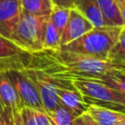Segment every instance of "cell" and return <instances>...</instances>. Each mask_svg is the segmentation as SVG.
Wrapping results in <instances>:
<instances>
[{
  "mask_svg": "<svg viewBox=\"0 0 125 125\" xmlns=\"http://www.w3.org/2000/svg\"><path fill=\"white\" fill-rule=\"evenodd\" d=\"M28 67L40 70L52 79L104 81L111 74L124 72L125 64L64 51L42 50L31 53Z\"/></svg>",
  "mask_w": 125,
  "mask_h": 125,
  "instance_id": "cell-1",
  "label": "cell"
},
{
  "mask_svg": "<svg viewBox=\"0 0 125 125\" xmlns=\"http://www.w3.org/2000/svg\"><path fill=\"white\" fill-rule=\"evenodd\" d=\"M121 27L100 26L83 34L70 43L61 46L60 50L101 60H107L111 47L117 41Z\"/></svg>",
  "mask_w": 125,
  "mask_h": 125,
  "instance_id": "cell-2",
  "label": "cell"
},
{
  "mask_svg": "<svg viewBox=\"0 0 125 125\" xmlns=\"http://www.w3.org/2000/svg\"><path fill=\"white\" fill-rule=\"evenodd\" d=\"M69 82L88 104L125 113V97L112 87L102 81L90 79H71Z\"/></svg>",
  "mask_w": 125,
  "mask_h": 125,
  "instance_id": "cell-3",
  "label": "cell"
},
{
  "mask_svg": "<svg viewBox=\"0 0 125 125\" xmlns=\"http://www.w3.org/2000/svg\"><path fill=\"white\" fill-rule=\"evenodd\" d=\"M49 17L21 12L17 26L15 43L29 53L43 50V41Z\"/></svg>",
  "mask_w": 125,
  "mask_h": 125,
  "instance_id": "cell-4",
  "label": "cell"
},
{
  "mask_svg": "<svg viewBox=\"0 0 125 125\" xmlns=\"http://www.w3.org/2000/svg\"><path fill=\"white\" fill-rule=\"evenodd\" d=\"M7 75L13 82L22 106L46 112L40 99L38 90L33 81L22 70H7Z\"/></svg>",
  "mask_w": 125,
  "mask_h": 125,
  "instance_id": "cell-5",
  "label": "cell"
},
{
  "mask_svg": "<svg viewBox=\"0 0 125 125\" xmlns=\"http://www.w3.org/2000/svg\"><path fill=\"white\" fill-rule=\"evenodd\" d=\"M31 53L0 35V70H22L28 67Z\"/></svg>",
  "mask_w": 125,
  "mask_h": 125,
  "instance_id": "cell-6",
  "label": "cell"
},
{
  "mask_svg": "<svg viewBox=\"0 0 125 125\" xmlns=\"http://www.w3.org/2000/svg\"><path fill=\"white\" fill-rule=\"evenodd\" d=\"M22 71L35 84L38 90L40 99L42 101L44 109L47 115H50L55 110V108L60 104L56 84L53 82V80L50 77L45 75L40 70L26 67L22 69Z\"/></svg>",
  "mask_w": 125,
  "mask_h": 125,
  "instance_id": "cell-7",
  "label": "cell"
},
{
  "mask_svg": "<svg viewBox=\"0 0 125 125\" xmlns=\"http://www.w3.org/2000/svg\"><path fill=\"white\" fill-rule=\"evenodd\" d=\"M21 12V0H0V35L15 41Z\"/></svg>",
  "mask_w": 125,
  "mask_h": 125,
  "instance_id": "cell-8",
  "label": "cell"
},
{
  "mask_svg": "<svg viewBox=\"0 0 125 125\" xmlns=\"http://www.w3.org/2000/svg\"><path fill=\"white\" fill-rule=\"evenodd\" d=\"M94 25L75 8L70 9L67 22L62 32L61 46L66 45L92 30Z\"/></svg>",
  "mask_w": 125,
  "mask_h": 125,
  "instance_id": "cell-9",
  "label": "cell"
},
{
  "mask_svg": "<svg viewBox=\"0 0 125 125\" xmlns=\"http://www.w3.org/2000/svg\"><path fill=\"white\" fill-rule=\"evenodd\" d=\"M57 94L60 104L70 109L77 116L87 112L89 104L84 101L83 96L73 86L57 87Z\"/></svg>",
  "mask_w": 125,
  "mask_h": 125,
  "instance_id": "cell-10",
  "label": "cell"
},
{
  "mask_svg": "<svg viewBox=\"0 0 125 125\" xmlns=\"http://www.w3.org/2000/svg\"><path fill=\"white\" fill-rule=\"evenodd\" d=\"M0 101L11 109L23 107L18 92L5 70H0Z\"/></svg>",
  "mask_w": 125,
  "mask_h": 125,
  "instance_id": "cell-11",
  "label": "cell"
},
{
  "mask_svg": "<svg viewBox=\"0 0 125 125\" xmlns=\"http://www.w3.org/2000/svg\"><path fill=\"white\" fill-rule=\"evenodd\" d=\"M87 113L99 125H116L119 122L125 121V113L95 104H89Z\"/></svg>",
  "mask_w": 125,
  "mask_h": 125,
  "instance_id": "cell-12",
  "label": "cell"
},
{
  "mask_svg": "<svg viewBox=\"0 0 125 125\" xmlns=\"http://www.w3.org/2000/svg\"><path fill=\"white\" fill-rule=\"evenodd\" d=\"M74 8L80 14H82L94 25V27L104 25L98 0H76L74 3Z\"/></svg>",
  "mask_w": 125,
  "mask_h": 125,
  "instance_id": "cell-13",
  "label": "cell"
},
{
  "mask_svg": "<svg viewBox=\"0 0 125 125\" xmlns=\"http://www.w3.org/2000/svg\"><path fill=\"white\" fill-rule=\"evenodd\" d=\"M98 4L105 26H124L115 0H98Z\"/></svg>",
  "mask_w": 125,
  "mask_h": 125,
  "instance_id": "cell-14",
  "label": "cell"
},
{
  "mask_svg": "<svg viewBox=\"0 0 125 125\" xmlns=\"http://www.w3.org/2000/svg\"><path fill=\"white\" fill-rule=\"evenodd\" d=\"M21 4L23 12L39 17H49L55 6L52 0H21Z\"/></svg>",
  "mask_w": 125,
  "mask_h": 125,
  "instance_id": "cell-15",
  "label": "cell"
},
{
  "mask_svg": "<svg viewBox=\"0 0 125 125\" xmlns=\"http://www.w3.org/2000/svg\"><path fill=\"white\" fill-rule=\"evenodd\" d=\"M52 125H71L77 115L62 104H59L55 110L48 115Z\"/></svg>",
  "mask_w": 125,
  "mask_h": 125,
  "instance_id": "cell-16",
  "label": "cell"
},
{
  "mask_svg": "<svg viewBox=\"0 0 125 125\" xmlns=\"http://www.w3.org/2000/svg\"><path fill=\"white\" fill-rule=\"evenodd\" d=\"M107 60L113 62L125 64V25L121 27L117 41L111 47L107 55Z\"/></svg>",
  "mask_w": 125,
  "mask_h": 125,
  "instance_id": "cell-17",
  "label": "cell"
},
{
  "mask_svg": "<svg viewBox=\"0 0 125 125\" xmlns=\"http://www.w3.org/2000/svg\"><path fill=\"white\" fill-rule=\"evenodd\" d=\"M61 36L62 34L57 30V28L49 20L47 22L43 41V50L59 51L61 48Z\"/></svg>",
  "mask_w": 125,
  "mask_h": 125,
  "instance_id": "cell-18",
  "label": "cell"
},
{
  "mask_svg": "<svg viewBox=\"0 0 125 125\" xmlns=\"http://www.w3.org/2000/svg\"><path fill=\"white\" fill-rule=\"evenodd\" d=\"M69 11L70 9L67 8H62V7H59V6H54L52 13L49 16V20L50 21L53 23V25L57 28V30L62 34L68 17H69Z\"/></svg>",
  "mask_w": 125,
  "mask_h": 125,
  "instance_id": "cell-19",
  "label": "cell"
},
{
  "mask_svg": "<svg viewBox=\"0 0 125 125\" xmlns=\"http://www.w3.org/2000/svg\"><path fill=\"white\" fill-rule=\"evenodd\" d=\"M102 82L117 90L125 97V76L122 74V72L108 75Z\"/></svg>",
  "mask_w": 125,
  "mask_h": 125,
  "instance_id": "cell-20",
  "label": "cell"
},
{
  "mask_svg": "<svg viewBox=\"0 0 125 125\" xmlns=\"http://www.w3.org/2000/svg\"><path fill=\"white\" fill-rule=\"evenodd\" d=\"M13 111L0 101V125H13Z\"/></svg>",
  "mask_w": 125,
  "mask_h": 125,
  "instance_id": "cell-21",
  "label": "cell"
},
{
  "mask_svg": "<svg viewBox=\"0 0 125 125\" xmlns=\"http://www.w3.org/2000/svg\"><path fill=\"white\" fill-rule=\"evenodd\" d=\"M21 115L23 125H37L34 115V109L24 106L21 109Z\"/></svg>",
  "mask_w": 125,
  "mask_h": 125,
  "instance_id": "cell-22",
  "label": "cell"
},
{
  "mask_svg": "<svg viewBox=\"0 0 125 125\" xmlns=\"http://www.w3.org/2000/svg\"><path fill=\"white\" fill-rule=\"evenodd\" d=\"M34 115H35L37 125H52L51 120H50V118H49V116L47 115L46 112L34 109Z\"/></svg>",
  "mask_w": 125,
  "mask_h": 125,
  "instance_id": "cell-23",
  "label": "cell"
},
{
  "mask_svg": "<svg viewBox=\"0 0 125 125\" xmlns=\"http://www.w3.org/2000/svg\"><path fill=\"white\" fill-rule=\"evenodd\" d=\"M52 1L56 6H59V7L67 8V9L74 8V4L72 0H52Z\"/></svg>",
  "mask_w": 125,
  "mask_h": 125,
  "instance_id": "cell-24",
  "label": "cell"
},
{
  "mask_svg": "<svg viewBox=\"0 0 125 125\" xmlns=\"http://www.w3.org/2000/svg\"><path fill=\"white\" fill-rule=\"evenodd\" d=\"M80 117H81V119L83 121V125H99L87 112L81 114Z\"/></svg>",
  "mask_w": 125,
  "mask_h": 125,
  "instance_id": "cell-25",
  "label": "cell"
},
{
  "mask_svg": "<svg viewBox=\"0 0 125 125\" xmlns=\"http://www.w3.org/2000/svg\"><path fill=\"white\" fill-rule=\"evenodd\" d=\"M12 111H13V117H14L13 125H23L21 115V109H12Z\"/></svg>",
  "mask_w": 125,
  "mask_h": 125,
  "instance_id": "cell-26",
  "label": "cell"
},
{
  "mask_svg": "<svg viewBox=\"0 0 125 125\" xmlns=\"http://www.w3.org/2000/svg\"><path fill=\"white\" fill-rule=\"evenodd\" d=\"M115 2L117 4V7L120 12V16H121L123 23L125 25V0H115Z\"/></svg>",
  "mask_w": 125,
  "mask_h": 125,
  "instance_id": "cell-27",
  "label": "cell"
},
{
  "mask_svg": "<svg viewBox=\"0 0 125 125\" xmlns=\"http://www.w3.org/2000/svg\"><path fill=\"white\" fill-rule=\"evenodd\" d=\"M71 125H83V121L80 116H77L71 123Z\"/></svg>",
  "mask_w": 125,
  "mask_h": 125,
  "instance_id": "cell-28",
  "label": "cell"
},
{
  "mask_svg": "<svg viewBox=\"0 0 125 125\" xmlns=\"http://www.w3.org/2000/svg\"><path fill=\"white\" fill-rule=\"evenodd\" d=\"M116 125H125V121H122V122H119L118 124H116Z\"/></svg>",
  "mask_w": 125,
  "mask_h": 125,
  "instance_id": "cell-29",
  "label": "cell"
},
{
  "mask_svg": "<svg viewBox=\"0 0 125 125\" xmlns=\"http://www.w3.org/2000/svg\"><path fill=\"white\" fill-rule=\"evenodd\" d=\"M75 1H76V0H72V2H73V4L75 3Z\"/></svg>",
  "mask_w": 125,
  "mask_h": 125,
  "instance_id": "cell-30",
  "label": "cell"
},
{
  "mask_svg": "<svg viewBox=\"0 0 125 125\" xmlns=\"http://www.w3.org/2000/svg\"><path fill=\"white\" fill-rule=\"evenodd\" d=\"M122 74H123V75L125 76V71H124V72H122Z\"/></svg>",
  "mask_w": 125,
  "mask_h": 125,
  "instance_id": "cell-31",
  "label": "cell"
}]
</instances>
